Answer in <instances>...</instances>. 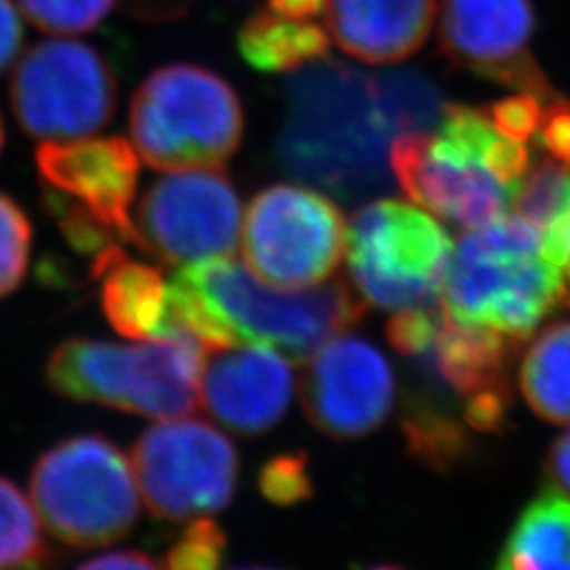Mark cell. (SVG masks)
<instances>
[{"mask_svg":"<svg viewBox=\"0 0 570 570\" xmlns=\"http://www.w3.org/2000/svg\"><path fill=\"white\" fill-rule=\"evenodd\" d=\"M11 108L21 129L37 140L91 136L112 119L117 81L89 45L49 39L28 49L11 85Z\"/></svg>","mask_w":570,"mask_h":570,"instance_id":"11","label":"cell"},{"mask_svg":"<svg viewBox=\"0 0 570 570\" xmlns=\"http://www.w3.org/2000/svg\"><path fill=\"white\" fill-rule=\"evenodd\" d=\"M237 47L254 70L289 72L327 58L330 32L311 20H289L268 9L245 21Z\"/></svg>","mask_w":570,"mask_h":570,"instance_id":"21","label":"cell"},{"mask_svg":"<svg viewBox=\"0 0 570 570\" xmlns=\"http://www.w3.org/2000/svg\"><path fill=\"white\" fill-rule=\"evenodd\" d=\"M129 134L153 169L216 167L242 144L244 108L220 75L195 63H169L136 89Z\"/></svg>","mask_w":570,"mask_h":570,"instance_id":"6","label":"cell"},{"mask_svg":"<svg viewBox=\"0 0 570 570\" xmlns=\"http://www.w3.org/2000/svg\"><path fill=\"white\" fill-rule=\"evenodd\" d=\"M440 298L459 322L527 341L562 305V282L543 228L518 214L468 228L452 254Z\"/></svg>","mask_w":570,"mask_h":570,"instance_id":"2","label":"cell"},{"mask_svg":"<svg viewBox=\"0 0 570 570\" xmlns=\"http://www.w3.org/2000/svg\"><path fill=\"white\" fill-rule=\"evenodd\" d=\"M242 247L247 266L268 284L313 287L332 277L343 258L345 218L322 193L277 184L247 205Z\"/></svg>","mask_w":570,"mask_h":570,"instance_id":"12","label":"cell"},{"mask_svg":"<svg viewBox=\"0 0 570 570\" xmlns=\"http://www.w3.org/2000/svg\"><path fill=\"white\" fill-rule=\"evenodd\" d=\"M520 389L546 421L570 425V322L548 327L527 351Z\"/></svg>","mask_w":570,"mask_h":570,"instance_id":"22","label":"cell"},{"mask_svg":"<svg viewBox=\"0 0 570 570\" xmlns=\"http://www.w3.org/2000/svg\"><path fill=\"white\" fill-rule=\"evenodd\" d=\"M520 341L473 326L442 311L435 338L421 357L463 397V419L482 433L505 425L511 406V357Z\"/></svg>","mask_w":570,"mask_h":570,"instance_id":"16","label":"cell"},{"mask_svg":"<svg viewBox=\"0 0 570 570\" xmlns=\"http://www.w3.org/2000/svg\"><path fill=\"white\" fill-rule=\"evenodd\" d=\"M410 450L435 468H446L463 450V431L446 416L416 407L404 421Z\"/></svg>","mask_w":570,"mask_h":570,"instance_id":"27","label":"cell"},{"mask_svg":"<svg viewBox=\"0 0 570 570\" xmlns=\"http://www.w3.org/2000/svg\"><path fill=\"white\" fill-rule=\"evenodd\" d=\"M142 503L165 522H188L225 510L239 456L223 431L195 419H164L131 449Z\"/></svg>","mask_w":570,"mask_h":570,"instance_id":"9","label":"cell"},{"mask_svg":"<svg viewBox=\"0 0 570 570\" xmlns=\"http://www.w3.org/2000/svg\"><path fill=\"white\" fill-rule=\"evenodd\" d=\"M205 357L207 348L186 330L134 343L68 338L49 353L45 376L70 402L164 421L199 406Z\"/></svg>","mask_w":570,"mask_h":570,"instance_id":"3","label":"cell"},{"mask_svg":"<svg viewBox=\"0 0 570 570\" xmlns=\"http://www.w3.org/2000/svg\"><path fill=\"white\" fill-rule=\"evenodd\" d=\"M258 482H261L263 494L275 505L301 503L313 492V484L306 469V456L303 452L279 454L271 459L261 471Z\"/></svg>","mask_w":570,"mask_h":570,"instance_id":"29","label":"cell"},{"mask_svg":"<svg viewBox=\"0 0 570 570\" xmlns=\"http://www.w3.org/2000/svg\"><path fill=\"white\" fill-rule=\"evenodd\" d=\"M37 171L45 190L79 205L134 244V212L140 159L125 138L45 140L37 148Z\"/></svg>","mask_w":570,"mask_h":570,"instance_id":"15","label":"cell"},{"mask_svg":"<svg viewBox=\"0 0 570 570\" xmlns=\"http://www.w3.org/2000/svg\"><path fill=\"white\" fill-rule=\"evenodd\" d=\"M294 372L284 353L263 345L207 351L202 404L226 429L261 435L275 428L294 395Z\"/></svg>","mask_w":570,"mask_h":570,"instance_id":"17","label":"cell"},{"mask_svg":"<svg viewBox=\"0 0 570 570\" xmlns=\"http://www.w3.org/2000/svg\"><path fill=\"white\" fill-rule=\"evenodd\" d=\"M225 548L226 537L223 529L202 515L190 520L183 537L167 551L161 567L174 570L218 569Z\"/></svg>","mask_w":570,"mask_h":570,"instance_id":"28","label":"cell"},{"mask_svg":"<svg viewBox=\"0 0 570 570\" xmlns=\"http://www.w3.org/2000/svg\"><path fill=\"white\" fill-rule=\"evenodd\" d=\"M51 556L32 499L0 478V569H39Z\"/></svg>","mask_w":570,"mask_h":570,"instance_id":"23","label":"cell"},{"mask_svg":"<svg viewBox=\"0 0 570 570\" xmlns=\"http://www.w3.org/2000/svg\"><path fill=\"white\" fill-rule=\"evenodd\" d=\"M23 41L20 11L11 0H0V72L16 60Z\"/></svg>","mask_w":570,"mask_h":570,"instance_id":"33","label":"cell"},{"mask_svg":"<svg viewBox=\"0 0 570 570\" xmlns=\"http://www.w3.org/2000/svg\"><path fill=\"white\" fill-rule=\"evenodd\" d=\"M499 569L570 570V499L543 489L518 515L497 560Z\"/></svg>","mask_w":570,"mask_h":570,"instance_id":"20","label":"cell"},{"mask_svg":"<svg viewBox=\"0 0 570 570\" xmlns=\"http://www.w3.org/2000/svg\"><path fill=\"white\" fill-rule=\"evenodd\" d=\"M395 395L385 355L355 336H334L308 360L301 379L306 419L336 440L364 438L383 425Z\"/></svg>","mask_w":570,"mask_h":570,"instance_id":"14","label":"cell"},{"mask_svg":"<svg viewBox=\"0 0 570 570\" xmlns=\"http://www.w3.org/2000/svg\"><path fill=\"white\" fill-rule=\"evenodd\" d=\"M569 202V167L551 157H543L529 165L524 178L515 186L511 209L546 230Z\"/></svg>","mask_w":570,"mask_h":570,"instance_id":"24","label":"cell"},{"mask_svg":"<svg viewBox=\"0 0 570 570\" xmlns=\"http://www.w3.org/2000/svg\"><path fill=\"white\" fill-rule=\"evenodd\" d=\"M345 249L360 294L389 311L435 305L454 254L440 223L395 199L364 205L346 230Z\"/></svg>","mask_w":570,"mask_h":570,"instance_id":"8","label":"cell"},{"mask_svg":"<svg viewBox=\"0 0 570 570\" xmlns=\"http://www.w3.org/2000/svg\"><path fill=\"white\" fill-rule=\"evenodd\" d=\"M268 9L289 20H313L324 13L326 0H268Z\"/></svg>","mask_w":570,"mask_h":570,"instance_id":"36","label":"cell"},{"mask_svg":"<svg viewBox=\"0 0 570 570\" xmlns=\"http://www.w3.org/2000/svg\"><path fill=\"white\" fill-rule=\"evenodd\" d=\"M2 144H4V129H2V121H0V150H2Z\"/></svg>","mask_w":570,"mask_h":570,"instance_id":"37","label":"cell"},{"mask_svg":"<svg viewBox=\"0 0 570 570\" xmlns=\"http://www.w3.org/2000/svg\"><path fill=\"white\" fill-rule=\"evenodd\" d=\"M438 0H326L330 39L364 63L414 56L433 28Z\"/></svg>","mask_w":570,"mask_h":570,"instance_id":"18","label":"cell"},{"mask_svg":"<svg viewBox=\"0 0 570 570\" xmlns=\"http://www.w3.org/2000/svg\"><path fill=\"white\" fill-rule=\"evenodd\" d=\"M534 26L530 0H442L440 51L459 68L548 104L562 96L530 53Z\"/></svg>","mask_w":570,"mask_h":570,"instance_id":"13","label":"cell"},{"mask_svg":"<svg viewBox=\"0 0 570 570\" xmlns=\"http://www.w3.org/2000/svg\"><path fill=\"white\" fill-rule=\"evenodd\" d=\"M117 0H20L21 11L42 32L81 35L98 28Z\"/></svg>","mask_w":570,"mask_h":570,"instance_id":"25","label":"cell"},{"mask_svg":"<svg viewBox=\"0 0 570 570\" xmlns=\"http://www.w3.org/2000/svg\"><path fill=\"white\" fill-rule=\"evenodd\" d=\"M169 315L207 351L271 346L306 362L334 336L355 326L362 301L343 282L279 287L233 256L186 265L169 282Z\"/></svg>","mask_w":570,"mask_h":570,"instance_id":"1","label":"cell"},{"mask_svg":"<svg viewBox=\"0 0 570 570\" xmlns=\"http://www.w3.org/2000/svg\"><path fill=\"white\" fill-rule=\"evenodd\" d=\"M91 277L100 282L104 317L125 338H167L176 330L169 315V282L155 266L136 263L121 245L91 261Z\"/></svg>","mask_w":570,"mask_h":570,"instance_id":"19","label":"cell"},{"mask_svg":"<svg viewBox=\"0 0 570 570\" xmlns=\"http://www.w3.org/2000/svg\"><path fill=\"white\" fill-rule=\"evenodd\" d=\"M306 82L285 129L287 167L332 193H374L387 183L389 129L397 119L370 79Z\"/></svg>","mask_w":570,"mask_h":570,"instance_id":"4","label":"cell"},{"mask_svg":"<svg viewBox=\"0 0 570 570\" xmlns=\"http://www.w3.org/2000/svg\"><path fill=\"white\" fill-rule=\"evenodd\" d=\"M30 499L47 532L87 550L117 543L136 527L142 505L131 459L94 433L66 438L39 456Z\"/></svg>","mask_w":570,"mask_h":570,"instance_id":"7","label":"cell"},{"mask_svg":"<svg viewBox=\"0 0 570 570\" xmlns=\"http://www.w3.org/2000/svg\"><path fill=\"white\" fill-rule=\"evenodd\" d=\"M534 138L551 159L570 169V102L567 98L543 104V115Z\"/></svg>","mask_w":570,"mask_h":570,"instance_id":"32","label":"cell"},{"mask_svg":"<svg viewBox=\"0 0 570 570\" xmlns=\"http://www.w3.org/2000/svg\"><path fill=\"white\" fill-rule=\"evenodd\" d=\"M32 252V225L9 195L0 193V298L20 287Z\"/></svg>","mask_w":570,"mask_h":570,"instance_id":"26","label":"cell"},{"mask_svg":"<svg viewBox=\"0 0 570 570\" xmlns=\"http://www.w3.org/2000/svg\"><path fill=\"white\" fill-rule=\"evenodd\" d=\"M482 112L489 117V121L499 134L518 142H527L530 138H534L539 129L543 102L530 94H518L505 100L490 104L487 108H482Z\"/></svg>","mask_w":570,"mask_h":570,"instance_id":"31","label":"cell"},{"mask_svg":"<svg viewBox=\"0 0 570 570\" xmlns=\"http://www.w3.org/2000/svg\"><path fill=\"white\" fill-rule=\"evenodd\" d=\"M81 567L82 569H159L161 564L155 562L144 551L121 550L96 556L82 562Z\"/></svg>","mask_w":570,"mask_h":570,"instance_id":"34","label":"cell"},{"mask_svg":"<svg viewBox=\"0 0 570 570\" xmlns=\"http://www.w3.org/2000/svg\"><path fill=\"white\" fill-rule=\"evenodd\" d=\"M497 138L482 110L446 104L435 134L410 129L393 138L389 167L414 204L471 228L505 214L513 199V188L490 167Z\"/></svg>","mask_w":570,"mask_h":570,"instance_id":"5","label":"cell"},{"mask_svg":"<svg viewBox=\"0 0 570 570\" xmlns=\"http://www.w3.org/2000/svg\"><path fill=\"white\" fill-rule=\"evenodd\" d=\"M546 469L556 487L570 494V429L551 444Z\"/></svg>","mask_w":570,"mask_h":570,"instance_id":"35","label":"cell"},{"mask_svg":"<svg viewBox=\"0 0 570 570\" xmlns=\"http://www.w3.org/2000/svg\"><path fill=\"white\" fill-rule=\"evenodd\" d=\"M440 317L442 313L435 306L395 311L387 324L389 343L397 353L421 360L435 338Z\"/></svg>","mask_w":570,"mask_h":570,"instance_id":"30","label":"cell"},{"mask_svg":"<svg viewBox=\"0 0 570 570\" xmlns=\"http://www.w3.org/2000/svg\"><path fill=\"white\" fill-rule=\"evenodd\" d=\"M244 214L225 169L165 171L134 212V245L165 266L233 256Z\"/></svg>","mask_w":570,"mask_h":570,"instance_id":"10","label":"cell"}]
</instances>
